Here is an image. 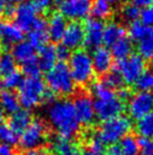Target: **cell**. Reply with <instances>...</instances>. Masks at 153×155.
Here are the masks:
<instances>
[{
  "mask_svg": "<svg viewBox=\"0 0 153 155\" xmlns=\"http://www.w3.org/2000/svg\"><path fill=\"white\" fill-rule=\"evenodd\" d=\"M48 120L60 136L72 138L79 130L78 120L73 102L68 100H56L48 108Z\"/></svg>",
  "mask_w": 153,
  "mask_h": 155,
  "instance_id": "cell-1",
  "label": "cell"
},
{
  "mask_svg": "<svg viewBox=\"0 0 153 155\" xmlns=\"http://www.w3.org/2000/svg\"><path fill=\"white\" fill-rule=\"evenodd\" d=\"M51 127L41 118L32 119L28 126L19 136V150L26 151L35 147L45 146L51 139Z\"/></svg>",
  "mask_w": 153,
  "mask_h": 155,
  "instance_id": "cell-2",
  "label": "cell"
},
{
  "mask_svg": "<svg viewBox=\"0 0 153 155\" xmlns=\"http://www.w3.org/2000/svg\"><path fill=\"white\" fill-rule=\"evenodd\" d=\"M45 83L48 88L59 96H68L74 93L76 83L73 82L69 67L65 62L60 61L46 71Z\"/></svg>",
  "mask_w": 153,
  "mask_h": 155,
  "instance_id": "cell-3",
  "label": "cell"
},
{
  "mask_svg": "<svg viewBox=\"0 0 153 155\" xmlns=\"http://www.w3.org/2000/svg\"><path fill=\"white\" fill-rule=\"evenodd\" d=\"M69 70L73 82L78 85H87L92 81L94 67L90 56L86 50H76L69 58Z\"/></svg>",
  "mask_w": 153,
  "mask_h": 155,
  "instance_id": "cell-4",
  "label": "cell"
},
{
  "mask_svg": "<svg viewBox=\"0 0 153 155\" xmlns=\"http://www.w3.org/2000/svg\"><path fill=\"white\" fill-rule=\"evenodd\" d=\"M17 88V96L19 103L27 110H32L41 105V99L46 88V85L41 78V76L26 77L21 79Z\"/></svg>",
  "mask_w": 153,
  "mask_h": 155,
  "instance_id": "cell-5",
  "label": "cell"
},
{
  "mask_svg": "<svg viewBox=\"0 0 153 155\" xmlns=\"http://www.w3.org/2000/svg\"><path fill=\"white\" fill-rule=\"evenodd\" d=\"M132 129L131 119L124 116H117L105 120L99 128L98 136L106 145L118 143L124 136H126Z\"/></svg>",
  "mask_w": 153,
  "mask_h": 155,
  "instance_id": "cell-6",
  "label": "cell"
},
{
  "mask_svg": "<svg viewBox=\"0 0 153 155\" xmlns=\"http://www.w3.org/2000/svg\"><path fill=\"white\" fill-rule=\"evenodd\" d=\"M116 68L118 69L125 84L132 85L140 77V75L145 70L146 64L145 59H143L139 53H131L128 57L118 60Z\"/></svg>",
  "mask_w": 153,
  "mask_h": 155,
  "instance_id": "cell-7",
  "label": "cell"
},
{
  "mask_svg": "<svg viewBox=\"0 0 153 155\" xmlns=\"http://www.w3.org/2000/svg\"><path fill=\"white\" fill-rule=\"evenodd\" d=\"M58 5L60 14L67 19L81 21L90 15L92 0H61Z\"/></svg>",
  "mask_w": 153,
  "mask_h": 155,
  "instance_id": "cell-8",
  "label": "cell"
},
{
  "mask_svg": "<svg viewBox=\"0 0 153 155\" xmlns=\"http://www.w3.org/2000/svg\"><path fill=\"white\" fill-rule=\"evenodd\" d=\"M153 111V93L139 91L128 100V112L133 119H140Z\"/></svg>",
  "mask_w": 153,
  "mask_h": 155,
  "instance_id": "cell-9",
  "label": "cell"
},
{
  "mask_svg": "<svg viewBox=\"0 0 153 155\" xmlns=\"http://www.w3.org/2000/svg\"><path fill=\"white\" fill-rule=\"evenodd\" d=\"M76 113L78 117V120L81 125L90 126L95 120V108H94V101L91 96L87 93H79L74 97L73 102Z\"/></svg>",
  "mask_w": 153,
  "mask_h": 155,
  "instance_id": "cell-10",
  "label": "cell"
},
{
  "mask_svg": "<svg viewBox=\"0 0 153 155\" xmlns=\"http://www.w3.org/2000/svg\"><path fill=\"white\" fill-rule=\"evenodd\" d=\"M95 114L99 120H108L111 118L117 117L122 114L125 109V104L123 101L116 96L111 100H106V101H99L96 100L94 102Z\"/></svg>",
  "mask_w": 153,
  "mask_h": 155,
  "instance_id": "cell-11",
  "label": "cell"
},
{
  "mask_svg": "<svg viewBox=\"0 0 153 155\" xmlns=\"http://www.w3.org/2000/svg\"><path fill=\"white\" fill-rule=\"evenodd\" d=\"M104 26L105 24L101 22V19L98 18H89L85 28V39H83V44L88 49H96L102 44V32H104Z\"/></svg>",
  "mask_w": 153,
  "mask_h": 155,
  "instance_id": "cell-12",
  "label": "cell"
},
{
  "mask_svg": "<svg viewBox=\"0 0 153 155\" xmlns=\"http://www.w3.org/2000/svg\"><path fill=\"white\" fill-rule=\"evenodd\" d=\"M36 17H37V13L35 12L32 2L26 1V2L19 4L16 7L13 18L15 21L14 23L23 32H28L32 28V25Z\"/></svg>",
  "mask_w": 153,
  "mask_h": 155,
  "instance_id": "cell-13",
  "label": "cell"
},
{
  "mask_svg": "<svg viewBox=\"0 0 153 155\" xmlns=\"http://www.w3.org/2000/svg\"><path fill=\"white\" fill-rule=\"evenodd\" d=\"M83 39H85L83 25L78 21H72L67 26L61 42L70 50H73V49H78L83 44Z\"/></svg>",
  "mask_w": 153,
  "mask_h": 155,
  "instance_id": "cell-14",
  "label": "cell"
},
{
  "mask_svg": "<svg viewBox=\"0 0 153 155\" xmlns=\"http://www.w3.org/2000/svg\"><path fill=\"white\" fill-rule=\"evenodd\" d=\"M91 61H92L94 71L99 76L105 75L113 67V56H111L109 49H107L106 47L100 45V47L94 49Z\"/></svg>",
  "mask_w": 153,
  "mask_h": 155,
  "instance_id": "cell-15",
  "label": "cell"
},
{
  "mask_svg": "<svg viewBox=\"0 0 153 155\" xmlns=\"http://www.w3.org/2000/svg\"><path fill=\"white\" fill-rule=\"evenodd\" d=\"M21 40H24V32L15 23L0 22V41L2 48L13 47Z\"/></svg>",
  "mask_w": 153,
  "mask_h": 155,
  "instance_id": "cell-16",
  "label": "cell"
},
{
  "mask_svg": "<svg viewBox=\"0 0 153 155\" xmlns=\"http://www.w3.org/2000/svg\"><path fill=\"white\" fill-rule=\"evenodd\" d=\"M32 119H33V116H32L30 110H27V109L17 110L9 116V118L6 121V125L19 137L20 134L25 130V128L32 121Z\"/></svg>",
  "mask_w": 153,
  "mask_h": 155,
  "instance_id": "cell-17",
  "label": "cell"
},
{
  "mask_svg": "<svg viewBox=\"0 0 153 155\" xmlns=\"http://www.w3.org/2000/svg\"><path fill=\"white\" fill-rule=\"evenodd\" d=\"M68 26L67 18L60 13H53L47 22V33L48 38L53 42H60L62 40L65 28Z\"/></svg>",
  "mask_w": 153,
  "mask_h": 155,
  "instance_id": "cell-18",
  "label": "cell"
},
{
  "mask_svg": "<svg viewBox=\"0 0 153 155\" xmlns=\"http://www.w3.org/2000/svg\"><path fill=\"white\" fill-rule=\"evenodd\" d=\"M53 150L59 155H81L80 147L72 140V138L58 136L52 140Z\"/></svg>",
  "mask_w": 153,
  "mask_h": 155,
  "instance_id": "cell-19",
  "label": "cell"
},
{
  "mask_svg": "<svg viewBox=\"0 0 153 155\" xmlns=\"http://www.w3.org/2000/svg\"><path fill=\"white\" fill-rule=\"evenodd\" d=\"M38 65L42 71H48L53 66L56 64V53H55V45L53 44H45L38 50Z\"/></svg>",
  "mask_w": 153,
  "mask_h": 155,
  "instance_id": "cell-20",
  "label": "cell"
},
{
  "mask_svg": "<svg viewBox=\"0 0 153 155\" xmlns=\"http://www.w3.org/2000/svg\"><path fill=\"white\" fill-rule=\"evenodd\" d=\"M35 50L34 48L32 47V44L28 42V41H24L21 40L19 42H17L16 44L13 45V49H11V54H13L14 59L16 62H19V64H24L27 60H30L32 58H34L36 54H35Z\"/></svg>",
  "mask_w": 153,
  "mask_h": 155,
  "instance_id": "cell-21",
  "label": "cell"
},
{
  "mask_svg": "<svg viewBox=\"0 0 153 155\" xmlns=\"http://www.w3.org/2000/svg\"><path fill=\"white\" fill-rule=\"evenodd\" d=\"M111 56L117 60L128 57L133 51V41L127 35H123L111 47Z\"/></svg>",
  "mask_w": 153,
  "mask_h": 155,
  "instance_id": "cell-22",
  "label": "cell"
},
{
  "mask_svg": "<svg viewBox=\"0 0 153 155\" xmlns=\"http://www.w3.org/2000/svg\"><path fill=\"white\" fill-rule=\"evenodd\" d=\"M123 35H125V30L118 23L109 22L108 24L104 26L102 32V43L107 48H111L113 44Z\"/></svg>",
  "mask_w": 153,
  "mask_h": 155,
  "instance_id": "cell-23",
  "label": "cell"
},
{
  "mask_svg": "<svg viewBox=\"0 0 153 155\" xmlns=\"http://www.w3.org/2000/svg\"><path fill=\"white\" fill-rule=\"evenodd\" d=\"M81 155H106V147L99 136H89L86 139L83 146L80 147Z\"/></svg>",
  "mask_w": 153,
  "mask_h": 155,
  "instance_id": "cell-24",
  "label": "cell"
},
{
  "mask_svg": "<svg viewBox=\"0 0 153 155\" xmlns=\"http://www.w3.org/2000/svg\"><path fill=\"white\" fill-rule=\"evenodd\" d=\"M136 43L139 54L143 59H151L153 54V26H148L145 34Z\"/></svg>",
  "mask_w": 153,
  "mask_h": 155,
  "instance_id": "cell-25",
  "label": "cell"
},
{
  "mask_svg": "<svg viewBox=\"0 0 153 155\" xmlns=\"http://www.w3.org/2000/svg\"><path fill=\"white\" fill-rule=\"evenodd\" d=\"M19 100L17 94L13 92V90H6L0 92V107L4 112L11 114L14 112L19 110Z\"/></svg>",
  "mask_w": 153,
  "mask_h": 155,
  "instance_id": "cell-26",
  "label": "cell"
},
{
  "mask_svg": "<svg viewBox=\"0 0 153 155\" xmlns=\"http://www.w3.org/2000/svg\"><path fill=\"white\" fill-rule=\"evenodd\" d=\"M119 151L120 155H139L140 154V146L139 142L132 135H126L119 140Z\"/></svg>",
  "mask_w": 153,
  "mask_h": 155,
  "instance_id": "cell-27",
  "label": "cell"
},
{
  "mask_svg": "<svg viewBox=\"0 0 153 155\" xmlns=\"http://www.w3.org/2000/svg\"><path fill=\"white\" fill-rule=\"evenodd\" d=\"M136 131L141 137L153 138V111L137 119Z\"/></svg>",
  "mask_w": 153,
  "mask_h": 155,
  "instance_id": "cell-28",
  "label": "cell"
},
{
  "mask_svg": "<svg viewBox=\"0 0 153 155\" xmlns=\"http://www.w3.org/2000/svg\"><path fill=\"white\" fill-rule=\"evenodd\" d=\"M48 33L47 28L45 30H38V28H32L28 31V42L32 44V47L35 50H39L42 47L48 42Z\"/></svg>",
  "mask_w": 153,
  "mask_h": 155,
  "instance_id": "cell-29",
  "label": "cell"
},
{
  "mask_svg": "<svg viewBox=\"0 0 153 155\" xmlns=\"http://www.w3.org/2000/svg\"><path fill=\"white\" fill-rule=\"evenodd\" d=\"M104 78H102L101 82L104 84H106L108 87H111L113 90H119V88H122L124 87V79L122 77V75L118 71V69L116 68V67H111V69L109 71H107L105 75H102Z\"/></svg>",
  "mask_w": 153,
  "mask_h": 155,
  "instance_id": "cell-30",
  "label": "cell"
},
{
  "mask_svg": "<svg viewBox=\"0 0 153 155\" xmlns=\"http://www.w3.org/2000/svg\"><path fill=\"white\" fill-rule=\"evenodd\" d=\"M111 13V4L108 2L107 0H96L92 2L90 14L95 18L98 19H104L107 18Z\"/></svg>",
  "mask_w": 153,
  "mask_h": 155,
  "instance_id": "cell-31",
  "label": "cell"
},
{
  "mask_svg": "<svg viewBox=\"0 0 153 155\" xmlns=\"http://www.w3.org/2000/svg\"><path fill=\"white\" fill-rule=\"evenodd\" d=\"M92 94L95 95L96 100H99V101L111 100L117 96L113 88L108 87L102 82H97L92 85Z\"/></svg>",
  "mask_w": 153,
  "mask_h": 155,
  "instance_id": "cell-32",
  "label": "cell"
},
{
  "mask_svg": "<svg viewBox=\"0 0 153 155\" xmlns=\"http://www.w3.org/2000/svg\"><path fill=\"white\" fill-rule=\"evenodd\" d=\"M135 88L137 91H144V92H152L153 91V70L145 69L140 75V77L136 79Z\"/></svg>",
  "mask_w": 153,
  "mask_h": 155,
  "instance_id": "cell-33",
  "label": "cell"
},
{
  "mask_svg": "<svg viewBox=\"0 0 153 155\" xmlns=\"http://www.w3.org/2000/svg\"><path fill=\"white\" fill-rule=\"evenodd\" d=\"M21 79H23V74L18 68L10 71L9 74L4 75L2 79V86L6 87L7 90H15L19 86Z\"/></svg>",
  "mask_w": 153,
  "mask_h": 155,
  "instance_id": "cell-34",
  "label": "cell"
},
{
  "mask_svg": "<svg viewBox=\"0 0 153 155\" xmlns=\"http://www.w3.org/2000/svg\"><path fill=\"white\" fill-rule=\"evenodd\" d=\"M20 71L21 74L26 75V77H38V76H41L42 70H41L39 65H38L37 56H35L34 58H32L24 64H21Z\"/></svg>",
  "mask_w": 153,
  "mask_h": 155,
  "instance_id": "cell-35",
  "label": "cell"
},
{
  "mask_svg": "<svg viewBox=\"0 0 153 155\" xmlns=\"http://www.w3.org/2000/svg\"><path fill=\"white\" fill-rule=\"evenodd\" d=\"M17 68L13 54L8 51L0 53V74L6 75Z\"/></svg>",
  "mask_w": 153,
  "mask_h": 155,
  "instance_id": "cell-36",
  "label": "cell"
},
{
  "mask_svg": "<svg viewBox=\"0 0 153 155\" xmlns=\"http://www.w3.org/2000/svg\"><path fill=\"white\" fill-rule=\"evenodd\" d=\"M18 139L19 137L6 124L0 125V140H2L5 144H8V145H16L18 143Z\"/></svg>",
  "mask_w": 153,
  "mask_h": 155,
  "instance_id": "cell-37",
  "label": "cell"
},
{
  "mask_svg": "<svg viewBox=\"0 0 153 155\" xmlns=\"http://www.w3.org/2000/svg\"><path fill=\"white\" fill-rule=\"evenodd\" d=\"M141 14V8H139L137 6L133 4H127L125 5L122 9V16L126 22L132 23L134 21H137L140 18Z\"/></svg>",
  "mask_w": 153,
  "mask_h": 155,
  "instance_id": "cell-38",
  "label": "cell"
},
{
  "mask_svg": "<svg viewBox=\"0 0 153 155\" xmlns=\"http://www.w3.org/2000/svg\"><path fill=\"white\" fill-rule=\"evenodd\" d=\"M33 7H34L35 12L37 15H45L51 10L52 6H53V0H32L30 1Z\"/></svg>",
  "mask_w": 153,
  "mask_h": 155,
  "instance_id": "cell-39",
  "label": "cell"
},
{
  "mask_svg": "<svg viewBox=\"0 0 153 155\" xmlns=\"http://www.w3.org/2000/svg\"><path fill=\"white\" fill-rule=\"evenodd\" d=\"M141 22L146 26H153V5L144 7L140 14Z\"/></svg>",
  "mask_w": 153,
  "mask_h": 155,
  "instance_id": "cell-40",
  "label": "cell"
},
{
  "mask_svg": "<svg viewBox=\"0 0 153 155\" xmlns=\"http://www.w3.org/2000/svg\"><path fill=\"white\" fill-rule=\"evenodd\" d=\"M55 53L56 59L59 61H62V62H65L67 60H69V58L71 56L70 49L63 45V44H60V45L55 47Z\"/></svg>",
  "mask_w": 153,
  "mask_h": 155,
  "instance_id": "cell-41",
  "label": "cell"
},
{
  "mask_svg": "<svg viewBox=\"0 0 153 155\" xmlns=\"http://www.w3.org/2000/svg\"><path fill=\"white\" fill-rule=\"evenodd\" d=\"M56 97L58 95L53 91H51L50 88H45L42 95V99H41V105H51L56 101Z\"/></svg>",
  "mask_w": 153,
  "mask_h": 155,
  "instance_id": "cell-42",
  "label": "cell"
},
{
  "mask_svg": "<svg viewBox=\"0 0 153 155\" xmlns=\"http://www.w3.org/2000/svg\"><path fill=\"white\" fill-rule=\"evenodd\" d=\"M20 155H52L50 150L47 148V146H39L35 147V148H30V150H26V151H21L20 150Z\"/></svg>",
  "mask_w": 153,
  "mask_h": 155,
  "instance_id": "cell-43",
  "label": "cell"
},
{
  "mask_svg": "<svg viewBox=\"0 0 153 155\" xmlns=\"http://www.w3.org/2000/svg\"><path fill=\"white\" fill-rule=\"evenodd\" d=\"M0 155H20L18 147H10L8 144H0Z\"/></svg>",
  "mask_w": 153,
  "mask_h": 155,
  "instance_id": "cell-44",
  "label": "cell"
},
{
  "mask_svg": "<svg viewBox=\"0 0 153 155\" xmlns=\"http://www.w3.org/2000/svg\"><path fill=\"white\" fill-rule=\"evenodd\" d=\"M118 93H117V97H118L120 101H123V102H125V101H128V100L132 97V92L128 90V88H126V87H122V88H119Z\"/></svg>",
  "mask_w": 153,
  "mask_h": 155,
  "instance_id": "cell-45",
  "label": "cell"
},
{
  "mask_svg": "<svg viewBox=\"0 0 153 155\" xmlns=\"http://www.w3.org/2000/svg\"><path fill=\"white\" fill-rule=\"evenodd\" d=\"M15 9H16V7L14 6V4L6 5V6H5V9H4V13H2V16H4L7 21L13 19L14 14H15Z\"/></svg>",
  "mask_w": 153,
  "mask_h": 155,
  "instance_id": "cell-46",
  "label": "cell"
},
{
  "mask_svg": "<svg viewBox=\"0 0 153 155\" xmlns=\"http://www.w3.org/2000/svg\"><path fill=\"white\" fill-rule=\"evenodd\" d=\"M153 0H131V4L137 6L139 8H144L150 5H152Z\"/></svg>",
  "mask_w": 153,
  "mask_h": 155,
  "instance_id": "cell-47",
  "label": "cell"
},
{
  "mask_svg": "<svg viewBox=\"0 0 153 155\" xmlns=\"http://www.w3.org/2000/svg\"><path fill=\"white\" fill-rule=\"evenodd\" d=\"M5 6H6V0H0V17L2 16V13H4Z\"/></svg>",
  "mask_w": 153,
  "mask_h": 155,
  "instance_id": "cell-48",
  "label": "cell"
},
{
  "mask_svg": "<svg viewBox=\"0 0 153 155\" xmlns=\"http://www.w3.org/2000/svg\"><path fill=\"white\" fill-rule=\"evenodd\" d=\"M5 122V112L2 110V108L0 107V125Z\"/></svg>",
  "mask_w": 153,
  "mask_h": 155,
  "instance_id": "cell-49",
  "label": "cell"
},
{
  "mask_svg": "<svg viewBox=\"0 0 153 155\" xmlns=\"http://www.w3.org/2000/svg\"><path fill=\"white\" fill-rule=\"evenodd\" d=\"M9 4H21V2H26L30 0H7Z\"/></svg>",
  "mask_w": 153,
  "mask_h": 155,
  "instance_id": "cell-50",
  "label": "cell"
},
{
  "mask_svg": "<svg viewBox=\"0 0 153 155\" xmlns=\"http://www.w3.org/2000/svg\"><path fill=\"white\" fill-rule=\"evenodd\" d=\"M107 1L111 4H119V2H123L124 0H107Z\"/></svg>",
  "mask_w": 153,
  "mask_h": 155,
  "instance_id": "cell-51",
  "label": "cell"
},
{
  "mask_svg": "<svg viewBox=\"0 0 153 155\" xmlns=\"http://www.w3.org/2000/svg\"><path fill=\"white\" fill-rule=\"evenodd\" d=\"M1 88H2V79L0 78V92H1Z\"/></svg>",
  "mask_w": 153,
  "mask_h": 155,
  "instance_id": "cell-52",
  "label": "cell"
},
{
  "mask_svg": "<svg viewBox=\"0 0 153 155\" xmlns=\"http://www.w3.org/2000/svg\"><path fill=\"white\" fill-rule=\"evenodd\" d=\"M2 51V44H1V41H0V53Z\"/></svg>",
  "mask_w": 153,
  "mask_h": 155,
  "instance_id": "cell-53",
  "label": "cell"
},
{
  "mask_svg": "<svg viewBox=\"0 0 153 155\" xmlns=\"http://www.w3.org/2000/svg\"><path fill=\"white\" fill-rule=\"evenodd\" d=\"M151 58H152V59H153V54H152V57H151Z\"/></svg>",
  "mask_w": 153,
  "mask_h": 155,
  "instance_id": "cell-54",
  "label": "cell"
},
{
  "mask_svg": "<svg viewBox=\"0 0 153 155\" xmlns=\"http://www.w3.org/2000/svg\"><path fill=\"white\" fill-rule=\"evenodd\" d=\"M152 140H153V138H152Z\"/></svg>",
  "mask_w": 153,
  "mask_h": 155,
  "instance_id": "cell-55",
  "label": "cell"
},
{
  "mask_svg": "<svg viewBox=\"0 0 153 155\" xmlns=\"http://www.w3.org/2000/svg\"><path fill=\"white\" fill-rule=\"evenodd\" d=\"M56 155H59V154H56Z\"/></svg>",
  "mask_w": 153,
  "mask_h": 155,
  "instance_id": "cell-56",
  "label": "cell"
}]
</instances>
